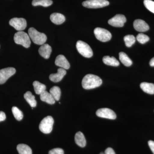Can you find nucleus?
<instances>
[{"label": "nucleus", "mask_w": 154, "mask_h": 154, "mask_svg": "<svg viewBox=\"0 0 154 154\" xmlns=\"http://www.w3.org/2000/svg\"><path fill=\"white\" fill-rule=\"evenodd\" d=\"M119 59L122 63L125 66H130L132 65V61L125 53L121 52L119 54Z\"/></svg>", "instance_id": "nucleus-23"}, {"label": "nucleus", "mask_w": 154, "mask_h": 154, "mask_svg": "<svg viewBox=\"0 0 154 154\" xmlns=\"http://www.w3.org/2000/svg\"><path fill=\"white\" fill-rule=\"evenodd\" d=\"M14 40L15 43L21 45L26 48L30 47L31 44L30 36L24 31H18L15 33Z\"/></svg>", "instance_id": "nucleus-3"}, {"label": "nucleus", "mask_w": 154, "mask_h": 154, "mask_svg": "<svg viewBox=\"0 0 154 154\" xmlns=\"http://www.w3.org/2000/svg\"><path fill=\"white\" fill-rule=\"evenodd\" d=\"M24 98L28 104L30 105L32 108L36 107V100L35 99V96L32 95V93L30 91H28L24 95Z\"/></svg>", "instance_id": "nucleus-20"}, {"label": "nucleus", "mask_w": 154, "mask_h": 154, "mask_svg": "<svg viewBox=\"0 0 154 154\" xmlns=\"http://www.w3.org/2000/svg\"><path fill=\"white\" fill-rule=\"evenodd\" d=\"M9 24L19 31L25 30L27 27V22L24 18H13L10 20Z\"/></svg>", "instance_id": "nucleus-8"}, {"label": "nucleus", "mask_w": 154, "mask_h": 154, "mask_svg": "<svg viewBox=\"0 0 154 154\" xmlns=\"http://www.w3.org/2000/svg\"><path fill=\"white\" fill-rule=\"evenodd\" d=\"M28 35L35 44L42 45L47 40V36L44 33L38 32L35 28H30L28 30Z\"/></svg>", "instance_id": "nucleus-2"}, {"label": "nucleus", "mask_w": 154, "mask_h": 154, "mask_svg": "<svg viewBox=\"0 0 154 154\" xmlns=\"http://www.w3.org/2000/svg\"><path fill=\"white\" fill-rule=\"evenodd\" d=\"M51 0H33L32 5L33 6H42L48 7L52 5Z\"/></svg>", "instance_id": "nucleus-25"}, {"label": "nucleus", "mask_w": 154, "mask_h": 154, "mask_svg": "<svg viewBox=\"0 0 154 154\" xmlns=\"http://www.w3.org/2000/svg\"><path fill=\"white\" fill-rule=\"evenodd\" d=\"M54 120L52 116H47L43 119L39 125V129L43 133H50L53 129Z\"/></svg>", "instance_id": "nucleus-4"}, {"label": "nucleus", "mask_w": 154, "mask_h": 154, "mask_svg": "<svg viewBox=\"0 0 154 154\" xmlns=\"http://www.w3.org/2000/svg\"><path fill=\"white\" fill-rule=\"evenodd\" d=\"M94 33L97 39L103 42L109 41L112 37L111 33L104 28H96L94 29Z\"/></svg>", "instance_id": "nucleus-7"}, {"label": "nucleus", "mask_w": 154, "mask_h": 154, "mask_svg": "<svg viewBox=\"0 0 154 154\" xmlns=\"http://www.w3.org/2000/svg\"><path fill=\"white\" fill-rule=\"evenodd\" d=\"M50 93L52 95L55 101H59L60 99L61 91L60 88L57 86L52 87L50 90Z\"/></svg>", "instance_id": "nucleus-26"}, {"label": "nucleus", "mask_w": 154, "mask_h": 154, "mask_svg": "<svg viewBox=\"0 0 154 154\" xmlns=\"http://www.w3.org/2000/svg\"><path fill=\"white\" fill-rule=\"evenodd\" d=\"M12 112L14 114V117L17 120L20 121L23 117V114L22 111L19 110L18 107H13L12 109Z\"/></svg>", "instance_id": "nucleus-28"}, {"label": "nucleus", "mask_w": 154, "mask_h": 154, "mask_svg": "<svg viewBox=\"0 0 154 154\" xmlns=\"http://www.w3.org/2000/svg\"><path fill=\"white\" fill-rule=\"evenodd\" d=\"M66 71L65 69L59 68L58 69L57 72L55 74H52L49 76V79L54 82H58L62 80L63 77L66 75Z\"/></svg>", "instance_id": "nucleus-13"}, {"label": "nucleus", "mask_w": 154, "mask_h": 154, "mask_svg": "<svg viewBox=\"0 0 154 154\" xmlns=\"http://www.w3.org/2000/svg\"><path fill=\"white\" fill-rule=\"evenodd\" d=\"M17 150L19 154H32L31 148L25 144H19L17 146Z\"/></svg>", "instance_id": "nucleus-22"}, {"label": "nucleus", "mask_w": 154, "mask_h": 154, "mask_svg": "<svg viewBox=\"0 0 154 154\" xmlns=\"http://www.w3.org/2000/svg\"><path fill=\"white\" fill-rule=\"evenodd\" d=\"M104 63L108 66H119V62L115 57H110L108 56H106L103 57L102 59Z\"/></svg>", "instance_id": "nucleus-19"}, {"label": "nucleus", "mask_w": 154, "mask_h": 154, "mask_svg": "<svg viewBox=\"0 0 154 154\" xmlns=\"http://www.w3.org/2000/svg\"><path fill=\"white\" fill-rule=\"evenodd\" d=\"M105 154H116V153L113 149L109 147L105 150Z\"/></svg>", "instance_id": "nucleus-32"}, {"label": "nucleus", "mask_w": 154, "mask_h": 154, "mask_svg": "<svg viewBox=\"0 0 154 154\" xmlns=\"http://www.w3.org/2000/svg\"><path fill=\"white\" fill-rule=\"evenodd\" d=\"M48 154H64V151L60 148L54 149L50 151Z\"/></svg>", "instance_id": "nucleus-31"}, {"label": "nucleus", "mask_w": 154, "mask_h": 154, "mask_svg": "<svg viewBox=\"0 0 154 154\" xmlns=\"http://www.w3.org/2000/svg\"><path fill=\"white\" fill-rule=\"evenodd\" d=\"M96 115L99 117L108 119H115L116 117V115L115 112L107 108H103L97 110L96 113Z\"/></svg>", "instance_id": "nucleus-11"}, {"label": "nucleus", "mask_w": 154, "mask_h": 154, "mask_svg": "<svg viewBox=\"0 0 154 154\" xmlns=\"http://www.w3.org/2000/svg\"><path fill=\"white\" fill-rule=\"evenodd\" d=\"M40 98L41 101L46 102L48 104L53 105L55 102V99H54L52 95L47 91H43L40 95Z\"/></svg>", "instance_id": "nucleus-17"}, {"label": "nucleus", "mask_w": 154, "mask_h": 154, "mask_svg": "<svg viewBox=\"0 0 154 154\" xmlns=\"http://www.w3.org/2000/svg\"><path fill=\"white\" fill-rule=\"evenodd\" d=\"M136 38L138 42H139L141 44H144L149 40V38L148 36L142 33L138 34Z\"/></svg>", "instance_id": "nucleus-29"}, {"label": "nucleus", "mask_w": 154, "mask_h": 154, "mask_svg": "<svg viewBox=\"0 0 154 154\" xmlns=\"http://www.w3.org/2000/svg\"><path fill=\"white\" fill-rule=\"evenodd\" d=\"M75 140L76 143L81 147H84L86 145V140L82 133L79 131L75 134Z\"/></svg>", "instance_id": "nucleus-18"}, {"label": "nucleus", "mask_w": 154, "mask_h": 154, "mask_svg": "<svg viewBox=\"0 0 154 154\" xmlns=\"http://www.w3.org/2000/svg\"><path fill=\"white\" fill-rule=\"evenodd\" d=\"M56 65L65 69H68L70 68V64L65 57L63 55L58 56L55 60Z\"/></svg>", "instance_id": "nucleus-14"}, {"label": "nucleus", "mask_w": 154, "mask_h": 154, "mask_svg": "<svg viewBox=\"0 0 154 154\" xmlns=\"http://www.w3.org/2000/svg\"><path fill=\"white\" fill-rule=\"evenodd\" d=\"M76 48L78 52L84 57L90 58L93 56V51L86 42L79 40L76 43Z\"/></svg>", "instance_id": "nucleus-5"}, {"label": "nucleus", "mask_w": 154, "mask_h": 154, "mask_svg": "<svg viewBox=\"0 0 154 154\" xmlns=\"http://www.w3.org/2000/svg\"><path fill=\"white\" fill-rule=\"evenodd\" d=\"M33 86L35 93L38 95H40L43 91L46 90V86L45 85L42 84L38 81L33 82Z\"/></svg>", "instance_id": "nucleus-24"}, {"label": "nucleus", "mask_w": 154, "mask_h": 154, "mask_svg": "<svg viewBox=\"0 0 154 154\" xmlns=\"http://www.w3.org/2000/svg\"><path fill=\"white\" fill-rule=\"evenodd\" d=\"M51 47L48 44L42 45L38 49L39 54L46 59L49 58L51 54Z\"/></svg>", "instance_id": "nucleus-15"}, {"label": "nucleus", "mask_w": 154, "mask_h": 154, "mask_svg": "<svg viewBox=\"0 0 154 154\" xmlns=\"http://www.w3.org/2000/svg\"><path fill=\"white\" fill-rule=\"evenodd\" d=\"M134 28L139 32H146L149 29V25L143 20L141 19H136L133 23Z\"/></svg>", "instance_id": "nucleus-12"}, {"label": "nucleus", "mask_w": 154, "mask_h": 154, "mask_svg": "<svg viewBox=\"0 0 154 154\" xmlns=\"http://www.w3.org/2000/svg\"><path fill=\"white\" fill-rule=\"evenodd\" d=\"M51 22L56 25H61L65 21V17L59 13H53L50 16Z\"/></svg>", "instance_id": "nucleus-16"}, {"label": "nucleus", "mask_w": 154, "mask_h": 154, "mask_svg": "<svg viewBox=\"0 0 154 154\" xmlns=\"http://www.w3.org/2000/svg\"><path fill=\"white\" fill-rule=\"evenodd\" d=\"M100 154H104V153L101 152V153H100Z\"/></svg>", "instance_id": "nucleus-36"}, {"label": "nucleus", "mask_w": 154, "mask_h": 154, "mask_svg": "<svg viewBox=\"0 0 154 154\" xmlns=\"http://www.w3.org/2000/svg\"><path fill=\"white\" fill-rule=\"evenodd\" d=\"M143 3L146 8L154 14V2L152 0H144Z\"/></svg>", "instance_id": "nucleus-30"}, {"label": "nucleus", "mask_w": 154, "mask_h": 154, "mask_svg": "<svg viewBox=\"0 0 154 154\" xmlns=\"http://www.w3.org/2000/svg\"><path fill=\"white\" fill-rule=\"evenodd\" d=\"M140 88L142 90L149 94H154V84L152 83L143 82L140 84Z\"/></svg>", "instance_id": "nucleus-21"}, {"label": "nucleus", "mask_w": 154, "mask_h": 154, "mask_svg": "<svg viewBox=\"0 0 154 154\" xmlns=\"http://www.w3.org/2000/svg\"><path fill=\"white\" fill-rule=\"evenodd\" d=\"M124 40L127 47H130L135 42L136 38L133 35H128L125 36Z\"/></svg>", "instance_id": "nucleus-27"}, {"label": "nucleus", "mask_w": 154, "mask_h": 154, "mask_svg": "<svg viewBox=\"0 0 154 154\" xmlns=\"http://www.w3.org/2000/svg\"><path fill=\"white\" fill-rule=\"evenodd\" d=\"M126 22L125 16L122 14H117L108 20V24L115 27H122Z\"/></svg>", "instance_id": "nucleus-10"}, {"label": "nucleus", "mask_w": 154, "mask_h": 154, "mask_svg": "<svg viewBox=\"0 0 154 154\" xmlns=\"http://www.w3.org/2000/svg\"><path fill=\"white\" fill-rule=\"evenodd\" d=\"M102 83V79L98 76L93 74L86 75L82 81L83 88L86 90H90L98 88Z\"/></svg>", "instance_id": "nucleus-1"}, {"label": "nucleus", "mask_w": 154, "mask_h": 154, "mask_svg": "<svg viewBox=\"0 0 154 154\" xmlns=\"http://www.w3.org/2000/svg\"><path fill=\"white\" fill-rule=\"evenodd\" d=\"M148 145L150 149L154 154V141L152 140H149L148 142Z\"/></svg>", "instance_id": "nucleus-33"}, {"label": "nucleus", "mask_w": 154, "mask_h": 154, "mask_svg": "<svg viewBox=\"0 0 154 154\" xmlns=\"http://www.w3.org/2000/svg\"><path fill=\"white\" fill-rule=\"evenodd\" d=\"M109 5V2L107 0H88L82 3L83 6L88 8H100Z\"/></svg>", "instance_id": "nucleus-6"}, {"label": "nucleus", "mask_w": 154, "mask_h": 154, "mask_svg": "<svg viewBox=\"0 0 154 154\" xmlns=\"http://www.w3.org/2000/svg\"><path fill=\"white\" fill-rule=\"evenodd\" d=\"M16 69L13 67L6 68L0 70V85L6 82L10 77L15 74Z\"/></svg>", "instance_id": "nucleus-9"}, {"label": "nucleus", "mask_w": 154, "mask_h": 154, "mask_svg": "<svg viewBox=\"0 0 154 154\" xmlns=\"http://www.w3.org/2000/svg\"><path fill=\"white\" fill-rule=\"evenodd\" d=\"M149 64L151 66H154V57L152 58L151 60L150 61Z\"/></svg>", "instance_id": "nucleus-35"}, {"label": "nucleus", "mask_w": 154, "mask_h": 154, "mask_svg": "<svg viewBox=\"0 0 154 154\" xmlns=\"http://www.w3.org/2000/svg\"><path fill=\"white\" fill-rule=\"evenodd\" d=\"M6 119V114L3 111H0V122L5 121Z\"/></svg>", "instance_id": "nucleus-34"}]
</instances>
